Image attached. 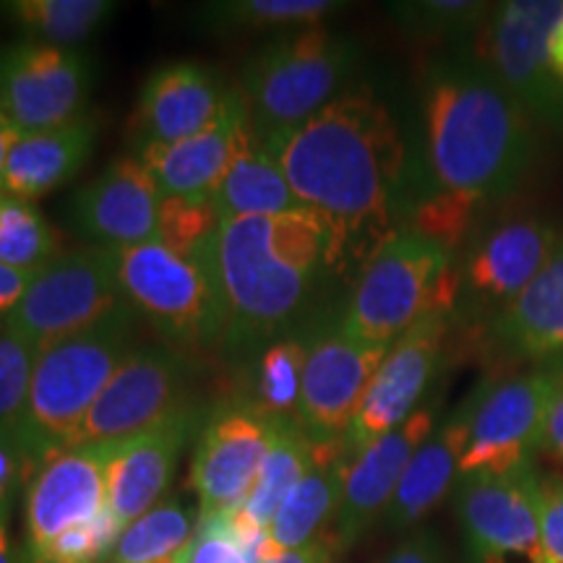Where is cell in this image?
I'll return each instance as SVG.
<instances>
[{
    "label": "cell",
    "mask_w": 563,
    "mask_h": 563,
    "mask_svg": "<svg viewBox=\"0 0 563 563\" xmlns=\"http://www.w3.org/2000/svg\"><path fill=\"white\" fill-rule=\"evenodd\" d=\"M264 144L300 207L327 230L332 269H363L399 230L405 141L389 108L368 91H347Z\"/></svg>",
    "instance_id": "1"
},
{
    "label": "cell",
    "mask_w": 563,
    "mask_h": 563,
    "mask_svg": "<svg viewBox=\"0 0 563 563\" xmlns=\"http://www.w3.org/2000/svg\"><path fill=\"white\" fill-rule=\"evenodd\" d=\"M191 258L220 302L222 344L253 355L290 334L332 272L329 235L308 211L220 222Z\"/></svg>",
    "instance_id": "2"
},
{
    "label": "cell",
    "mask_w": 563,
    "mask_h": 563,
    "mask_svg": "<svg viewBox=\"0 0 563 563\" xmlns=\"http://www.w3.org/2000/svg\"><path fill=\"white\" fill-rule=\"evenodd\" d=\"M422 118L433 191L483 207L530 170L538 146L530 112L473 60L428 74Z\"/></svg>",
    "instance_id": "3"
},
{
    "label": "cell",
    "mask_w": 563,
    "mask_h": 563,
    "mask_svg": "<svg viewBox=\"0 0 563 563\" xmlns=\"http://www.w3.org/2000/svg\"><path fill=\"white\" fill-rule=\"evenodd\" d=\"M133 319L123 306L89 332L40 350L16 431L24 475L74 446L97 397L133 350Z\"/></svg>",
    "instance_id": "4"
},
{
    "label": "cell",
    "mask_w": 563,
    "mask_h": 563,
    "mask_svg": "<svg viewBox=\"0 0 563 563\" xmlns=\"http://www.w3.org/2000/svg\"><path fill=\"white\" fill-rule=\"evenodd\" d=\"M361 51L327 26H300L277 37L245 63L241 95L256 139L298 129L347 95Z\"/></svg>",
    "instance_id": "5"
},
{
    "label": "cell",
    "mask_w": 563,
    "mask_h": 563,
    "mask_svg": "<svg viewBox=\"0 0 563 563\" xmlns=\"http://www.w3.org/2000/svg\"><path fill=\"white\" fill-rule=\"evenodd\" d=\"M456 295L452 251L402 224L361 269L340 323L355 340L391 347L426 316L452 311Z\"/></svg>",
    "instance_id": "6"
},
{
    "label": "cell",
    "mask_w": 563,
    "mask_h": 563,
    "mask_svg": "<svg viewBox=\"0 0 563 563\" xmlns=\"http://www.w3.org/2000/svg\"><path fill=\"white\" fill-rule=\"evenodd\" d=\"M110 262L131 311L167 342L209 347L224 340L220 302L194 258H183L162 243H146L110 251Z\"/></svg>",
    "instance_id": "7"
},
{
    "label": "cell",
    "mask_w": 563,
    "mask_h": 563,
    "mask_svg": "<svg viewBox=\"0 0 563 563\" xmlns=\"http://www.w3.org/2000/svg\"><path fill=\"white\" fill-rule=\"evenodd\" d=\"M563 19V0H509L493 5L475 32V63L527 112L563 123V81L551 63V37Z\"/></svg>",
    "instance_id": "8"
},
{
    "label": "cell",
    "mask_w": 563,
    "mask_h": 563,
    "mask_svg": "<svg viewBox=\"0 0 563 563\" xmlns=\"http://www.w3.org/2000/svg\"><path fill=\"white\" fill-rule=\"evenodd\" d=\"M123 300L112 269L110 251L81 249L60 253L34 272L24 298L5 316V323L37 350L89 332L108 316L121 311Z\"/></svg>",
    "instance_id": "9"
},
{
    "label": "cell",
    "mask_w": 563,
    "mask_h": 563,
    "mask_svg": "<svg viewBox=\"0 0 563 563\" xmlns=\"http://www.w3.org/2000/svg\"><path fill=\"white\" fill-rule=\"evenodd\" d=\"M561 368L563 363H551L496 386H481L473 394L460 481L501 477L532 467L543 443L548 407L559 389Z\"/></svg>",
    "instance_id": "10"
},
{
    "label": "cell",
    "mask_w": 563,
    "mask_h": 563,
    "mask_svg": "<svg viewBox=\"0 0 563 563\" xmlns=\"http://www.w3.org/2000/svg\"><path fill=\"white\" fill-rule=\"evenodd\" d=\"M306 340L298 422L313 443H342L389 347L365 344L340 316L316 323Z\"/></svg>",
    "instance_id": "11"
},
{
    "label": "cell",
    "mask_w": 563,
    "mask_h": 563,
    "mask_svg": "<svg viewBox=\"0 0 563 563\" xmlns=\"http://www.w3.org/2000/svg\"><path fill=\"white\" fill-rule=\"evenodd\" d=\"M282 426L287 422L266 418L245 399L211 410L191 462L199 519L232 517L243 509Z\"/></svg>",
    "instance_id": "12"
},
{
    "label": "cell",
    "mask_w": 563,
    "mask_h": 563,
    "mask_svg": "<svg viewBox=\"0 0 563 563\" xmlns=\"http://www.w3.org/2000/svg\"><path fill=\"white\" fill-rule=\"evenodd\" d=\"M91 60L70 47L21 40L0 51V104L16 133L53 131L87 115Z\"/></svg>",
    "instance_id": "13"
},
{
    "label": "cell",
    "mask_w": 563,
    "mask_h": 563,
    "mask_svg": "<svg viewBox=\"0 0 563 563\" xmlns=\"http://www.w3.org/2000/svg\"><path fill=\"white\" fill-rule=\"evenodd\" d=\"M540 473L462 477L456 517L470 563H545L538 506Z\"/></svg>",
    "instance_id": "14"
},
{
    "label": "cell",
    "mask_w": 563,
    "mask_h": 563,
    "mask_svg": "<svg viewBox=\"0 0 563 563\" xmlns=\"http://www.w3.org/2000/svg\"><path fill=\"white\" fill-rule=\"evenodd\" d=\"M183 391L186 386L178 352L159 344L133 347L97 397L74 446H108L152 431L188 407L183 402Z\"/></svg>",
    "instance_id": "15"
},
{
    "label": "cell",
    "mask_w": 563,
    "mask_h": 563,
    "mask_svg": "<svg viewBox=\"0 0 563 563\" xmlns=\"http://www.w3.org/2000/svg\"><path fill=\"white\" fill-rule=\"evenodd\" d=\"M446 329V313H431L391 344L342 441L347 460L402 426L418 410L439 365Z\"/></svg>",
    "instance_id": "16"
},
{
    "label": "cell",
    "mask_w": 563,
    "mask_h": 563,
    "mask_svg": "<svg viewBox=\"0 0 563 563\" xmlns=\"http://www.w3.org/2000/svg\"><path fill=\"white\" fill-rule=\"evenodd\" d=\"M115 443L70 446L32 475L26 490L24 551L34 559L63 532L87 525L108 506V467Z\"/></svg>",
    "instance_id": "17"
},
{
    "label": "cell",
    "mask_w": 563,
    "mask_h": 563,
    "mask_svg": "<svg viewBox=\"0 0 563 563\" xmlns=\"http://www.w3.org/2000/svg\"><path fill=\"white\" fill-rule=\"evenodd\" d=\"M561 232L540 217H517L485 232L470 251L460 290L475 313L498 316L561 249Z\"/></svg>",
    "instance_id": "18"
},
{
    "label": "cell",
    "mask_w": 563,
    "mask_h": 563,
    "mask_svg": "<svg viewBox=\"0 0 563 563\" xmlns=\"http://www.w3.org/2000/svg\"><path fill=\"white\" fill-rule=\"evenodd\" d=\"M162 196L141 157L112 159L70 199V222L97 249L159 243Z\"/></svg>",
    "instance_id": "19"
},
{
    "label": "cell",
    "mask_w": 563,
    "mask_h": 563,
    "mask_svg": "<svg viewBox=\"0 0 563 563\" xmlns=\"http://www.w3.org/2000/svg\"><path fill=\"white\" fill-rule=\"evenodd\" d=\"M433 431L435 407L420 405L402 426L350 456L347 473H344L342 506L332 532L340 553L355 545L384 517L407 464Z\"/></svg>",
    "instance_id": "20"
},
{
    "label": "cell",
    "mask_w": 563,
    "mask_h": 563,
    "mask_svg": "<svg viewBox=\"0 0 563 563\" xmlns=\"http://www.w3.org/2000/svg\"><path fill=\"white\" fill-rule=\"evenodd\" d=\"M256 139L241 91L232 89L224 115L211 129L175 144H154L141 150L162 199L209 201L224 175Z\"/></svg>",
    "instance_id": "21"
},
{
    "label": "cell",
    "mask_w": 563,
    "mask_h": 563,
    "mask_svg": "<svg viewBox=\"0 0 563 563\" xmlns=\"http://www.w3.org/2000/svg\"><path fill=\"white\" fill-rule=\"evenodd\" d=\"M232 89L209 66L178 60L154 70L139 91L133 139L141 150L175 144L214 125L228 110Z\"/></svg>",
    "instance_id": "22"
},
{
    "label": "cell",
    "mask_w": 563,
    "mask_h": 563,
    "mask_svg": "<svg viewBox=\"0 0 563 563\" xmlns=\"http://www.w3.org/2000/svg\"><path fill=\"white\" fill-rule=\"evenodd\" d=\"M194 422L191 407H183L152 431L115 443L108 467V509L123 527L165 501Z\"/></svg>",
    "instance_id": "23"
},
{
    "label": "cell",
    "mask_w": 563,
    "mask_h": 563,
    "mask_svg": "<svg viewBox=\"0 0 563 563\" xmlns=\"http://www.w3.org/2000/svg\"><path fill=\"white\" fill-rule=\"evenodd\" d=\"M95 139L97 121L89 115L53 131L16 133L5 157L3 196L34 203L60 188L87 165Z\"/></svg>",
    "instance_id": "24"
},
{
    "label": "cell",
    "mask_w": 563,
    "mask_h": 563,
    "mask_svg": "<svg viewBox=\"0 0 563 563\" xmlns=\"http://www.w3.org/2000/svg\"><path fill=\"white\" fill-rule=\"evenodd\" d=\"M470 418H473V397L449 415L415 452L384 514L389 530H410L452 490L454 481L460 477L462 452L467 446Z\"/></svg>",
    "instance_id": "25"
},
{
    "label": "cell",
    "mask_w": 563,
    "mask_h": 563,
    "mask_svg": "<svg viewBox=\"0 0 563 563\" xmlns=\"http://www.w3.org/2000/svg\"><path fill=\"white\" fill-rule=\"evenodd\" d=\"M347 456L342 443H319L313 467L295 485L269 525L272 545L295 551L332 538L342 506Z\"/></svg>",
    "instance_id": "26"
},
{
    "label": "cell",
    "mask_w": 563,
    "mask_h": 563,
    "mask_svg": "<svg viewBox=\"0 0 563 563\" xmlns=\"http://www.w3.org/2000/svg\"><path fill=\"white\" fill-rule=\"evenodd\" d=\"M498 342L514 355L543 361L563 352V243L522 292L496 316Z\"/></svg>",
    "instance_id": "27"
},
{
    "label": "cell",
    "mask_w": 563,
    "mask_h": 563,
    "mask_svg": "<svg viewBox=\"0 0 563 563\" xmlns=\"http://www.w3.org/2000/svg\"><path fill=\"white\" fill-rule=\"evenodd\" d=\"M209 201L220 222L306 211L295 199L279 162L266 150L262 139H253L249 150L232 162L228 175H224Z\"/></svg>",
    "instance_id": "28"
},
{
    "label": "cell",
    "mask_w": 563,
    "mask_h": 563,
    "mask_svg": "<svg viewBox=\"0 0 563 563\" xmlns=\"http://www.w3.org/2000/svg\"><path fill=\"white\" fill-rule=\"evenodd\" d=\"M118 11L110 0H9L0 13L11 21L24 40L42 45H81Z\"/></svg>",
    "instance_id": "29"
},
{
    "label": "cell",
    "mask_w": 563,
    "mask_h": 563,
    "mask_svg": "<svg viewBox=\"0 0 563 563\" xmlns=\"http://www.w3.org/2000/svg\"><path fill=\"white\" fill-rule=\"evenodd\" d=\"M253 357L256 361L249 373V391L243 394L245 402L277 422H298L306 340L290 332L264 344Z\"/></svg>",
    "instance_id": "30"
},
{
    "label": "cell",
    "mask_w": 563,
    "mask_h": 563,
    "mask_svg": "<svg viewBox=\"0 0 563 563\" xmlns=\"http://www.w3.org/2000/svg\"><path fill=\"white\" fill-rule=\"evenodd\" d=\"M316 452H319V443L308 439V433L302 431L298 422L282 426L262 464V473H258V481L253 485L249 501L243 504V509L238 514L249 519L251 525L269 532V525L277 517L279 506L285 504V498L290 496L295 485L313 467Z\"/></svg>",
    "instance_id": "31"
},
{
    "label": "cell",
    "mask_w": 563,
    "mask_h": 563,
    "mask_svg": "<svg viewBox=\"0 0 563 563\" xmlns=\"http://www.w3.org/2000/svg\"><path fill=\"white\" fill-rule=\"evenodd\" d=\"M342 9L332 0H224L199 9L201 24L211 32H262V30H300L321 24Z\"/></svg>",
    "instance_id": "32"
},
{
    "label": "cell",
    "mask_w": 563,
    "mask_h": 563,
    "mask_svg": "<svg viewBox=\"0 0 563 563\" xmlns=\"http://www.w3.org/2000/svg\"><path fill=\"white\" fill-rule=\"evenodd\" d=\"M196 538V519L175 498L154 506L129 527L112 548L110 563H165L188 548Z\"/></svg>",
    "instance_id": "33"
},
{
    "label": "cell",
    "mask_w": 563,
    "mask_h": 563,
    "mask_svg": "<svg viewBox=\"0 0 563 563\" xmlns=\"http://www.w3.org/2000/svg\"><path fill=\"white\" fill-rule=\"evenodd\" d=\"M60 256V241L34 203L0 196V264L40 272Z\"/></svg>",
    "instance_id": "34"
},
{
    "label": "cell",
    "mask_w": 563,
    "mask_h": 563,
    "mask_svg": "<svg viewBox=\"0 0 563 563\" xmlns=\"http://www.w3.org/2000/svg\"><path fill=\"white\" fill-rule=\"evenodd\" d=\"M40 350L0 319V439L16 441Z\"/></svg>",
    "instance_id": "35"
},
{
    "label": "cell",
    "mask_w": 563,
    "mask_h": 563,
    "mask_svg": "<svg viewBox=\"0 0 563 563\" xmlns=\"http://www.w3.org/2000/svg\"><path fill=\"white\" fill-rule=\"evenodd\" d=\"M493 3L473 0H415V3H394L391 16L415 37H460L475 34L490 16Z\"/></svg>",
    "instance_id": "36"
},
{
    "label": "cell",
    "mask_w": 563,
    "mask_h": 563,
    "mask_svg": "<svg viewBox=\"0 0 563 563\" xmlns=\"http://www.w3.org/2000/svg\"><path fill=\"white\" fill-rule=\"evenodd\" d=\"M217 224L211 201L162 199L159 203V243L183 258H191Z\"/></svg>",
    "instance_id": "37"
},
{
    "label": "cell",
    "mask_w": 563,
    "mask_h": 563,
    "mask_svg": "<svg viewBox=\"0 0 563 563\" xmlns=\"http://www.w3.org/2000/svg\"><path fill=\"white\" fill-rule=\"evenodd\" d=\"M188 563H251L232 538L230 517L199 519V530L188 551Z\"/></svg>",
    "instance_id": "38"
},
{
    "label": "cell",
    "mask_w": 563,
    "mask_h": 563,
    "mask_svg": "<svg viewBox=\"0 0 563 563\" xmlns=\"http://www.w3.org/2000/svg\"><path fill=\"white\" fill-rule=\"evenodd\" d=\"M540 538L545 563H563V475H540Z\"/></svg>",
    "instance_id": "39"
},
{
    "label": "cell",
    "mask_w": 563,
    "mask_h": 563,
    "mask_svg": "<svg viewBox=\"0 0 563 563\" xmlns=\"http://www.w3.org/2000/svg\"><path fill=\"white\" fill-rule=\"evenodd\" d=\"M378 563H446L443 561L441 543L431 532L420 530L399 540Z\"/></svg>",
    "instance_id": "40"
},
{
    "label": "cell",
    "mask_w": 563,
    "mask_h": 563,
    "mask_svg": "<svg viewBox=\"0 0 563 563\" xmlns=\"http://www.w3.org/2000/svg\"><path fill=\"white\" fill-rule=\"evenodd\" d=\"M540 454L548 456L551 462L563 464V368H561L559 389H555L553 402H551V407H548Z\"/></svg>",
    "instance_id": "41"
},
{
    "label": "cell",
    "mask_w": 563,
    "mask_h": 563,
    "mask_svg": "<svg viewBox=\"0 0 563 563\" xmlns=\"http://www.w3.org/2000/svg\"><path fill=\"white\" fill-rule=\"evenodd\" d=\"M32 277L34 272H21L13 269V266L0 264V319H5L19 306Z\"/></svg>",
    "instance_id": "42"
},
{
    "label": "cell",
    "mask_w": 563,
    "mask_h": 563,
    "mask_svg": "<svg viewBox=\"0 0 563 563\" xmlns=\"http://www.w3.org/2000/svg\"><path fill=\"white\" fill-rule=\"evenodd\" d=\"M336 555H340V548H336L334 538H327L313 545L295 548V551H277L262 563H334Z\"/></svg>",
    "instance_id": "43"
},
{
    "label": "cell",
    "mask_w": 563,
    "mask_h": 563,
    "mask_svg": "<svg viewBox=\"0 0 563 563\" xmlns=\"http://www.w3.org/2000/svg\"><path fill=\"white\" fill-rule=\"evenodd\" d=\"M21 475H24V464H21L16 441L0 439V504L11 501V493Z\"/></svg>",
    "instance_id": "44"
},
{
    "label": "cell",
    "mask_w": 563,
    "mask_h": 563,
    "mask_svg": "<svg viewBox=\"0 0 563 563\" xmlns=\"http://www.w3.org/2000/svg\"><path fill=\"white\" fill-rule=\"evenodd\" d=\"M0 563H13V545H11V501L0 504Z\"/></svg>",
    "instance_id": "45"
},
{
    "label": "cell",
    "mask_w": 563,
    "mask_h": 563,
    "mask_svg": "<svg viewBox=\"0 0 563 563\" xmlns=\"http://www.w3.org/2000/svg\"><path fill=\"white\" fill-rule=\"evenodd\" d=\"M13 136H16V131H13L3 104H0V196H3V170H5V157H9Z\"/></svg>",
    "instance_id": "46"
},
{
    "label": "cell",
    "mask_w": 563,
    "mask_h": 563,
    "mask_svg": "<svg viewBox=\"0 0 563 563\" xmlns=\"http://www.w3.org/2000/svg\"><path fill=\"white\" fill-rule=\"evenodd\" d=\"M551 63H553L555 76L563 81V19L559 21V26H555L551 37Z\"/></svg>",
    "instance_id": "47"
},
{
    "label": "cell",
    "mask_w": 563,
    "mask_h": 563,
    "mask_svg": "<svg viewBox=\"0 0 563 563\" xmlns=\"http://www.w3.org/2000/svg\"><path fill=\"white\" fill-rule=\"evenodd\" d=\"M188 551H191V545L188 548H183V551L175 555V559H170V561H165V563H188Z\"/></svg>",
    "instance_id": "48"
}]
</instances>
